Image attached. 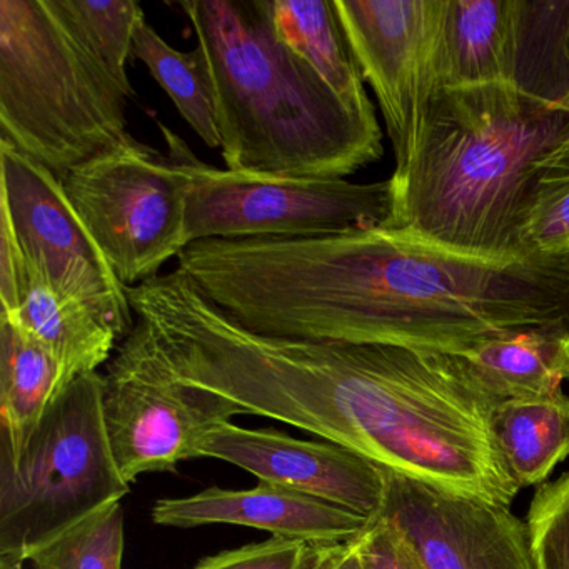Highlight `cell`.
I'll use <instances>...</instances> for the list:
<instances>
[{
	"label": "cell",
	"instance_id": "7",
	"mask_svg": "<svg viewBox=\"0 0 569 569\" xmlns=\"http://www.w3.org/2000/svg\"><path fill=\"white\" fill-rule=\"evenodd\" d=\"M169 158L186 182L189 244L208 239L318 238L385 226L391 179L286 178L212 168L161 126Z\"/></svg>",
	"mask_w": 569,
	"mask_h": 569
},
{
	"label": "cell",
	"instance_id": "5",
	"mask_svg": "<svg viewBox=\"0 0 569 569\" xmlns=\"http://www.w3.org/2000/svg\"><path fill=\"white\" fill-rule=\"evenodd\" d=\"M129 99L51 0H0V142L62 179L131 138Z\"/></svg>",
	"mask_w": 569,
	"mask_h": 569
},
{
	"label": "cell",
	"instance_id": "16",
	"mask_svg": "<svg viewBox=\"0 0 569 569\" xmlns=\"http://www.w3.org/2000/svg\"><path fill=\"white\" fill-rule=\"evenodd\" d=\"M518 0H446V88L509 84L515 68Z\"/></svg>",
	"mask_w": 569,
	"mask_h": 569
},
{
	"label": "cell",
	"instance_id": "13",
	"mask_svg": "<svg viewBox=\"0 0 569 569\" xmlns=\"http://www.w3.org/2000/svg\"><path fill=\"white\" fill-rule=\"evenodd\" d=\"M199 458L231 462L259 482L291 489L375 521L385 506L386 469L332 442L302 441L276 429L219 422L199 442Z\"/></svg>",
	"mask_w": 569,
	"mask_h": 569
},
{
	"label": "cell",
	"instance_id": "26",
	"mask_svg": "<svg viewBox=\"0 0 569 569\" xmlns=\"http://www.w3.org/2000/svg\"><path fill=\"white\" fill-rule=\"evenodd\" d=\"M528 528L538 569H569V472L536 491Z\"/></svg>",
	"mask_w": 569,
	"mask_h": 569
},
{
	"label": "cell",
	"instance_id": "10",
	"mask_svg": "<svg viewBox=\"0 0 569 569\" xmlns=\"http://www.w3.org/2000/svg\"><path fill=\"white\" fill-rule=\"evenodd\" d=\"M0 208L29 264L61 295L84 302L119 341L136 326L128 288L66 196L61 179L0 142Z\"/></svg>",
	"mask_w": 569,
	"mask_h": 569
},
{
	"label": "cell",
	"instance_id": "11",
	"mask_svg": "<svg viewBox=\"0 0 569 569\" xmlns=\"http://www.w3.org/2000/svg\"><path fill=\"white\" fill-rule=\"evenodd\" d=\"M362 79L381 108L401 172L411 161L429 106L445 89L446 0H335Z\"/></svg>",
	"mask_w": 569,
	"mask_h": 569
},
{
	"label": "cell",
	"instance_id": "2",
	"mask_svg": "<svg viewBox=\"0 0 569 569\" xmlns=\"http://www.w3.org/2000/svg\"><path fill=\"white\" fill-rule=\"evenodd\" d=\"M208 391L342 446L379 468L508 506L501 399L461 355L392 345L271 338L229 322L206 362Z\"/></svg>",
	"mask_w": 569,
	"mask_h": 569
},
{
	"label": "cell",
	"instance_id": "1",
	"mask_svg": "<svg viewBox=\"0 0 569 569\" xmlns=\"http://www.w3.org/2000/svg\"><path fill=\"white\" fill-rule=\"evenodd\" d=\"M178 271L256 335L462 355L521 325L569 326V251L486 259L399 229L208 239Z\"/></svg>",
	"mask_w": 569,
	"mask_h": 569
},
{
	"label": "cell",
	"instance_id": "21",
	"mask_svg": "<svg viewBox=\"0 0 569 569\" xmlns=\"http://www.w3.org/2000/svg\"><path fill=\"white\" fill-rule=\"evenodd\" d=\"M511 86L539 101L565 104L569 96V0H518Z\"/></svg>",
	"mask_w": 569,
	"mask_h": 569
},
{
	"label": "cell",
	"instance_id": "18",
	"mask_svg": "<svg viewBox=\"0 0 569 569\" xmlns=\"http://www.w3.org/2000/svg\"><path fill=\"white\" fill-rule=\"evenodd\" d=\"M11 318L51 352L69 385L111 361L119 341L84 302L56 291L29 262L24 299Z\"/></svg>",
	"mask_w": 569,
	"mask_h": 569
},
{
	"label": "cell",
	"instance_id": "6",
	"mask_svg": "<svg viewBox=\"0 0 569 569\" xmlns=\"http://www.w3.org/2000/svg\"><path fill=\"white\" fill-rule=\"evenodd\" d=\"M102 392L104 376H79L21 456H0V558L26 562L59 532L131 492L112 455Z\"/></svg>",
	"mask_w": 569,
	"mask_h": 569
},
{
	"label": "cell",
	"instance_id": "32",
	"mask_svg": "<svg viewBox=\"0 0 569 569\" xmlns=\"http://www.w3.org/2000/svg\"><path fill=\"white\" fill-rule=\"evenodd\" d=\"M562 106H565L566 109H569V96H568V99H566L565 104H562Z\"/></svg>",
	"mask_w": 569,
	"mask_h": 569
},
{
	"label": "cell",
	"instance_id": "3",
	"mask_svg": "<svg viewBox=\"0 0 569 569\" xmlns=\"http://www.w3.org/2000/svg\"><path fill=\"white\" fill-rule=\"evenodd\" d=\"M566 138L569 109L512 86L441 89L411 161L389 178L385 226L462 254L522 258L536 171Z\"/></svg>",
	"mask_w": 569,
	"mask_h": 569
},
{
	"label": "cell",
	"instance_id": "28",
	"mask_svg": "<svg viewBox=\"0 0 569 569\" xmlns=\"http://www.w3.org/2000/svg\"><path fill=\"white\" fill-rule=\"evenodd\" d=\"M355 545L366 569H426L405 536L386 519L369 522Z\"/></svg>",
	"mask_w": 569,
	"mask_h": 569
},
{
	"label": "cell",
	"instance_id": "25",
	"mask_svg": "<svg viewBox=\"0 0 569 569\" xmlns=\"http://www.w3.org/2000/svg\"><path fill=\"white\" fill-rule=\"evenodd\" d=\"M519 248L525 256L569 251V138L536 171Z\"/></svg>",
	"mask_w": 569,
	"mask_h": 569
},
{
	"label": "cell",
	"instance_id": "31",
	"mask_svg": "<svg viewBox=\"0 0 569 569\" xmlns=\"http://www.w3.org/2000/svg\"><path fill=\"white\" fill-rule=\"evenodd\" d=\"M24 562L12 558H0V569H22Z\"/></svg>",
	"mask_w": 569,
	"mask_h": 569
},
{
	"label": "cell",
	"instance_id": "15",
	"mask_svg": "<svg viewBox=\"0 0 569 569\" xmlns=\"http://www.w3.org/2000/svg\"><path fill=\"white\" fill-rule=\"evenodd\" d=\"M461 356L501 401L551 395L569 381V326H512Z\"/></svg>",
	"mask_w": 569,
	"mask_h": 569
},
{
	"label": "cell",
	"instance_id": "8",
	"mask_svg": "<svg viewBox=\"0 0 569 569\" xmlns=\"http://www.w3.org/2000/svg\"><path fill=\"white\" fill-rule=\"evenodd\" d=\"M61 182L126 288L158 278L188 248L184 176L169 156L132 136Z\"/></svg>",
	"mask_w": 569,
	"mask_h": 569
},
{
	"label": "cell",
	"instance_id": "22",
	"mask_svg": "<svg viewBox=\"0 0 569 569\" xmlns=\"http://www.w3.org/2000/svg\"><path fill=\"white\" fill-rule=\"evenodd\" d=\"M132 58L148 68L162 91L174 102L179 114L202 142L209 149H221L214 99L198 51H178L146 21L136 32Z\"/></svg>",
	"mask_w": 569,
	"mask_h": 569
},
{
	"label": "cell",
	"instance_id": "30",
	"mask_svg": "<svg viewBox=\"0 0 569 569\" xmlns=\"http://www.w3.org/2000/svg\"><path fill=\"white\" fill-rule=\"evenodd\" d=\"M309 569H366L355 539L338 545H316Z\"/></svg>",
	"mask_w": 569,
	"mask_h": 569
},
{
	"label": "cell",
	"instance_id": "4",
	"mask_svg": "<svg viewBox=\"0 0 569 569\" xmlns=\"http://www.w3.org/2000/svg\"><path fill=\"white\" fill-rule=\"evenodd\" d=\"M214 99L226 169L341 178L382 156L381 128L352 112L289 49L269 0H182Z\"/></svg>",
	"mask_w": 569,
	"mask_h": 569
},
{
	"label": "cell",
	"instance_id": "9",
	"mask_svg": "<svg viewBox=\"0 0 569 569\" xmlns=\"http://www.w3.org/2000/svg\"><path fill=\"white\" fill-rule=\"evenodd\" d=\"M102 411L112 455L129 485L146 472L176 471L199 458V442L219 422L241 415L228 399L172 378L136 318L104 375Z\"/></svg>",
	"mask_w": 569,
	"mask_h": 569
},
{
	"label": "cell",
	"instance_id": "12",
	"mask_svg": "<svg viewBox=\"0 0 569 569\" xmlns=\"http://www.w3.org/2000/svg\"><path fill=\"white\" fill-rule=\"evenodd\" d=\"M386 476L378 518L405 536L426 569H538L528 522L508 506Z\"/></svg>",
	"mask_w": 569,
	"mask_h": 569
},
{
	"label": "cell",
	"instance_id": "27",
	"mask_svg": "<svg viewBox=\"0 0 569 569\" xmlns=\"http://www.w3.org/2000/svg\"><path fill=\"white\" fill-rule=\"evenodd\" d=\"M315 546L299 539L271 538L201 559L194 569H309Z\"/></svg>",
	"mask_w": 569,
	"mask_h": 569
},
{
	"label": "cell",
	"instance_id": "24",
	"mask_svg": "<svg viewBox=\"0 0 569 569\" xmlns=\"http://www.w3.org/2000/svg\"><path fill=\"white\" fill-rule=\"evenodd\" d=\"M126 528L116 501L29 552L34 569H122Z\"/></svg>",
	"mask_w": 569,
	"mask_h": 569
},
{
	"label": "cell",
	"instance_id": "17",
	"mask_svg": "<svg viewBox=\"0 0 569 569\" xmlns=\"http://www.w3.org/2000/svg\"><path fill=\"white\" fill-rule=\"evenodd\" d=\"M68 386L51 352L11 316L0 315V456H21Z\"/></svg>",
	"mask_w": 569,
	"mask_h": 569
},
{
	"label": "cell",
	"instance_id": "19",
	"mask_svg": "<svg viewBox=\"0 0 569 569\" xmlns=\"http://www.w3.org/2000/svg\"><path fill=\"white\" fill-rule=\"evenodd\" d=\"M269 8L281 41L301 56L352 112L378 121L335 0H269Z\"/></svg>",
	"mask_w": 569,
	"mask_h": 569
},
{
	"label": "cell",
	"instance_id": "23",
	"mask_svg": "<svg viewBox=\"0 0 569 569\" xmlns=\"http://www.w3.org/2000/svg\"><path fill=\"white\" fill-rule=\"evenodd\" d=\"M51 4L72 34L134 99L128 61L134 56L136 32L146 22L138 0H51Z\"/></svg>",
	"mask_w": 569,
	"mask_h": 569
},
{
	"label": "cell",
	"instance_id": "20",
	"mask_svg": "<svg viewBox=\"0 0 569 569\" xmlns=\"http://www.w3.org/2000/svg\"><path fill=\"white\" fill-rule=\"evenodd\" d=\"M499 452L519 488L542 485L569 456V396L509 399L495 416Z\"/></svg>",
	"mask_w": 569,
	"mask_h": 569
},
{
	"label": "cell",
	"instance_id": "29",
	"mask_svg": "<svg viewBox=\"0 0 569 569\" xmlns=\"http://www.w3.org/2000/svg\"><path fill=\"white\" fill-rule=\"evenodd\" d=\"M28 288V259L4 208H0V305L2 315H16Z\"/></svg>",
	"mask_w": 569,
	"mask_h": 569
},
{
	"label": "cell",
	"instance_id": "14",
	"mask_svg": "<svg viewBox=\"0 0 569 569\" xmlns=\"http://www.w3.org/2000/svg\"><path fill=\"white\" fill-rule=\"evenodd\" d=\"M151 516L156 525L168 528L234 525L311 545L352 541L371 522L348 509L268 482L251 489L212 486L188 498L159 499Z\"/></svg>",
	"mask_w": 569,
	"mask_h": 569
}]
</instances>
